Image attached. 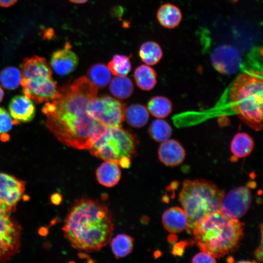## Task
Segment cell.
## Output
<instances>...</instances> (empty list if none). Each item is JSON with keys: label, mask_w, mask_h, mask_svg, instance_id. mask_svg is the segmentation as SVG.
Here are the masks:
<instances>
[{"label": "cell", "mask_w": 263, "mask_h": 263, "mask_svg": "<svg viewBox=\"0 0 263 263\" xmlns=\"http://www.w3.org/2000/svg\"><path fill=\"white\" fill-rule=\"evenodd\" d=\"M59 95L45 103L41 111L45 125L61 143L78 150H89L106 133L107 127L90 115L88 107L98 88L87 76L58 88Z\"/></svg>", "instance_id": "obj_1"}, {"label": "cell", "mask_w": 263, "mask_h": 263, "mask_svg": "<svg viewBox=\"0 0 263 263\" xmlns=\"http://www.w3.org/2000/svg\"><path fill=\"white\" fill-rule=\"evenodd\" d=\"M62 229L74 248L85 252L98 251L113 235L112 213L105 204L82 198L74 203Z\"/></svg>", "instance_id": "obj_2"}, {"label": "cell", "mask_w": 263, "mask_h": 263, "mask_svg": "<svg viewBox=\"0 0 263 263\" xmlns=\"http://www.w3.org/2000/svg\"><path fill=\"white\" fill-rule=\"evenodd\" d=\"M244 224L220 211L207 215L194 226L192 235L202 251L215 258L234 251L244 236Z\"/></svg>", "instance_id": "obj_3"}, {"label": "cell", "mask_w": 263, "mask_h": 263, "mask_svg": "<svg viewBox=\"0 0 263 263\" xmlns=\"http://www.w3.org/2000/svg\"><path fill=\"white\" fill-rule=\"evenodd\" d=\"M262 73L250 70L238 76L229 91L231 109L240 119L256 131L263 128Z\"/></svg>", "instance_id": "obj_4"}, {"label": "cell", "mask_w": 263, "mask_h": 263, "mask_svg": "<svg viewBox=\"0 0 263 263\" xmlns=\"http://www.w3.org/2000/svg\"><path fill=\"white\" fill-rule=\"evenodd\" d=\"M225 193L211 181L186 180L179 200L187 218V232L192 235L194 225L208 215L220 211Z\"/></svg>", "instance_id": "obj_5"}, {"label": "cell", "mask_w": 263, "mask_h": 263, "mask_svg": "<svg viewBox=\"0 0 263 263\" xmlns=\"http://www.w3.org/2000/svg\"><path fill=\"white\" fill-rule=\"evenodd\" d=\"M138 143L135 135L121 127H107L106 133L89 149L91 154L104 161L132 159L136 154Z\"/></svg>", "instance_id": "obj_6"}, {"label": "cell", "mask_w": 263, "mask_h": 263, "mask_svg": "<svg viewBox=\"0 0 263 263\" xmlns=\"http://www.w3.org/2000/svg\"><path fill=\"white\" fill-rule=\"evenodd\" d=\"M126 104L109 95L96 96L90 103V115L107 127H121Z\"/></svg>", "instance_id": "obj_7"}, {"label": "cell", "mask_w": 263, "mask_h": 263, "mask_svg": "<svg viewBox=\"0 0 263 263\" xmlns=\"http://www.w3.org/2000/svg\"><path fill=\"white\" fill-rule=\"evenodd\" d=\"M21 227L10 217L0 218V263L9 261L20 248Z\"/></svg>", "instance_id": "obj_8"}, {"label": "cell", "mask_w": 263, "mask_h": 263, "mask_svg": "<svg viewBox=\"0 0 263 263\" xmlns=\"http://www.w3.org/2000/svg\"><path fill=\"white\" fill-rule=\"evenodd\" d=\"M251 200L248 188L243 186L235 188L225 194L219 211L229 219H239L249 209Z\"/></svg>", "instance_id": "obj_9"}, {"label": "cell", "mask_w": 263, "mask_h": 263, "mask_svg": "<svg viewBox=\"0 0 263 263\" xmlns=\"http://www.w3.org/2000/svg\"><path fill=\"white\" fill-rule=\"evenodd\" d=\"M24 94L37 104L51 101L59 95L57 82L52 76L34 79L22 78Z\"/></svg>", "instance_id": "obj_10"}, {"label": "cell", "mask_w": 263, "mask_h": 263, "mask_svg": "<svg viewBox=\"0 0 263 263\" xmlns=\"http://www.w3.org/2000/svg\"><path fill=\"white\" fill-rule=\"evenodd\" d=\"M211 60L214 68L225 75L236 73L242 62L239 50L230 45H222L216 48L211 54Z\"/></svg>", "instance_id": "obj_11"}, {"label": "cell", "mask_w": 263, "mask_h": 263, "mask_svg": "<svg viewBox=\"0 0 263 263\" xmlns=\"http://www.w3.org/2000/svg\"><path fill=\"white\" fill-rule=\"evenodd\" d=\"M25 190V182L7 173L0 172V202L14 211Z\"/></svg>", "instance_id": "obj_12"}, {"label": "cell", "mask_w": 263, "mask_h": 263, "mask_svg": "<svg viewBox=\"0 0 263 263\" xmlns=\"http://www.w3.org/2000/svg\"><path fill=\"white\" fill-rule=\"evenodd\" d=\"M78 61L77 55L68 47L54 51L51 55L49 63L57 74L65 76L75 69Z\"/></svg>", "instance_id": "obj_13"}, {"label": "cell", "mask_w": 263, "mask_h": 263, "mask_svg": "<svg viewBox=\"0 0 263 263\" xmlns=\"http://www.w3.org/2000/svg\"><path fill=\"white\" fill-rule=\"evenodd\" d=\"M8 110L15 123L31 122L36 114L34 102L25 95L14 96L9 102Z\"/></svg>", "instance_id": "obj_14"}, {"label": "cell", "mask_w": 263, "mask_h": 263, "mask_svg": "<svg viewBox=\"0 0 263 263\" xmlns=\"http://www.w3.org/2000/svg\"><path fill=\"white\" fill-rule=\"evenodd\" d=\"M22 78L34 79L52 76V69L46 58L38 56L25 58L21 65Z\"/></svg>", "instance_id": "obj_15"}, {"label": "cell", "mask_w": 263, "mask_h": 263, "mask_svg": "<svg viewBox=\"0 0 263 263\" xmlns=\"http://www.w3.org/2000/svg\"><path fill=\"white\" fill-rule=\"evenodd\" d=\"M159 160L169 167L177 166L185 160L186 151L177 140L168 139L162 142L158 150Z\"/></svg>", "instance_id": "obj_16"}, {"label": "cell", "mask_w": 263, "mask_h": 263, "mask_svg": "<svg viewBox=\"0 0 263 263\" xmlns=\"http://www.w3.org/2000/svg\"><path fill=\"white\" fill-rule=\"evenodd\" d=\"M162 222L166 230L175 233L186 229L188 221L183 209L178 207H174L168 208L164 212Z\"/></svg>", "instance_id": "obj_17"}, {"label": "cell", "mask_w": 263, "mask_h": 263, "mask_svg": "<svg viewBox=\"0 0 263 263\" xmlns=\"http://www.w3.org/2000/svg\"><path fill=\"white\" fill-rule=\"evenodd\" d=\"M121 173L118 163L115 161H105L96 169L98 182L106 187H112L119 181Z\"/></svg>", "instance_id": "obj_18"}, {"label": "cell", "mask_w": 263, "mask_h": 263, "mask_svg": "<svg viewBox=\"0 0 263 263\" xmlns=\"http://www.w3.org/2000/svg\"><path fill=\"white\" fill-rule=\"evenodd\" d=\"M182 18L180 9L170 3L161 5L157 12V19L160 24L167 28H174L179 25Z\"/></svg>", "instance_id": "obj_19"}, {"label": "cell", "mask_w": 263, "mask_h": 263, "mask_svg": "<svg viewBox=\"0 0 263 263\" xmlns=\"http://www.w3.org/2000/svg\"><path fill=\"white\" fill-rule=\"evenodd\" d=\"M254 147L252 138L245 132H239L234 135L230 143V150L236 158L248 156Z\"/></svg>", "instance_id": "obj_20"}, {"label": "cell", "mask_w": 263, "mask_h": 263, "mask_svg": "<svg viewBox=\"0 0 263 263\" xmlns=\"http://www.w3.org/2000/svg\"><path fill=\"white\" fill-rule=\"evenodd\" d=\"M149 114L147 108L140 104H132L126 107L124 120L131 126L140 128L148 122Z\"/></svg>", "instance_id": "obj_21"}, {"label": "cell", "mask_w": 263, "mask_h": 263, "mask_svg": "<svg viewBox=\"0 0 263 263\" xmlns=\"http://www.w3.org/2000/svg\"><path fill=\"white\" fill-rule=\"evenodd\" d=\"M156 77L155 70L146 65L137 67L134 72V78L137 86L144 91H150L155 86Z\"/></svg>", "instance_id": "obj_22"}, {"label": "cell", "mask_w": 263, "mask_h": 263, "mask_svg": "<svg viewBox=\"0 0 263 263\" xmlns=\"http://www.w3.org/2000/svg\"><path fill=\"white\" fill-rule=\"evenodd\" d=\"M109 90L114 96L120 99H125L132 94L133 84L127 76H116L112 79Z\"/></svg>", "instance_id": "obj_23"}, {"label": "cell", "mask_w": 263, "mask_h": 263, "mask_svg": "<svg viewBox=\"0 0 263 263\" xmlns=\"http://www.w3.org/2000/svg\"><path fill=\"white\" fill-rule=\"evenodd\" d=\"M87 76L98 88L105 87L110 82L112 77L108 66L102 63L91 66L87 71Z\"/></svg>", "instance_id": "obj_24"}, {"label": "cell", "mask_w": 263, "mask_h": 263, "mask_svg": "<svg viewBox=\"0 0 263 263\" xmlns=\"http://www.w3.org/2000/svg\"><path fill=\"white\" fill-rule=\"evenodd\" d=\"M139 55L145 63L148 65H154L161 60L163 52L158 43L148 41L143 43L140 46Z\"/></svg>", "instance_id": "obj_25"}, {"label": "cell", "mask_w": 263, "mask_h": 263, "mask_svg": "<svg viewBox=\"0 0 263 263\" xmlns=\"http://www.w3.org/2000/svg\"><path fill=\"white\" fill-rule=\"evenodd\" d=\"M172 103L168 98L163 96L152 97L147 104V109L150 113L158 118L168 116L172 111Z\"/></svg>", "instance_id": "obj_26"}, {"label": "cell", "mask_w": 263, "mask_h": 263, "mask_svg": "<svg viewBox=\"0 0 263 263\" xmlns=\"http://www.w3.org/2000/svg\"><path fill=\"white\" fill-rule=\"evenodd\" d=\"M134 239L125 234H119L114 237L111 242V246L116 259L123 258L132 251Z\"/></svg>", "instance_id": "obj_27"}, {"label": "cell", "mask_w": 263, "mask_h": 263, "mask_svg": "<svg viewBox=\"0 0 263 263\" xmlns=\"http://www.w3.org/2000/svg\"><path fill=\"white\" fill-rule=\"evenodd\" d=\"M22 76L20 70L14 66H8L0 72V82L8 90H15L20 85Z\"/></svg>", "instance_id": "obj_28"}, {"label": "cell", "mask_w": 263, "mask_h": 263, "mask_svg": "<svg viewBox=\"0 0 263 263\" xmlns=\"http://www.w3.org/2000/svg\"><path fill=\"white\" fill-rule=\"evenodd\" d=\"M151 137L157 142H165L170 137L172 129L166 121L157 119L153 120L149 128Z\"/></svg>", "instance_id": "obj_29"}, {"label": "cell", "mask_w": 263, "mask_h": 263, "mask_svg": "<svg viewBox=\"0 0 263 263\" xmlns=\"http://www.w3.org/2000/svg\"><path fill=\"white\" fill-rule=\"evenodd\" d=\"M131 56L116 54L108 63L110 72L116 76H126L131 70Z\"/></svg>", "instance_id": "obj_30"}, {"label": "cell", "mask_w": 263, "mask_h": 263, "mask_svg": "<svg viewBox=\"0 0 263 263\" xmlns=\"http://www.w3.org/2000/svg\"><path fill=\"white\" fill-rule=\"evenodd\" d=\"M15 122L9 113L3 108L0 107V134L10 131Z\"/></svg>", "instance_id": "obj_31"}, {"label": "cell", "mask_w": 263, "mask_h": 263, "mask_svg": "<svg viewBox=\"0 0 263 263\" xmlns=\"http://www.w3.org/2000/svg\"><path fill=\"white\" fill-rule=\"evenodd\" d=\"M215 258L210 254L201 251L192 259V263H216Z\"/></svg>", "instance_id": "obj_32"}, {"label": "cell", "mask_w": 263, "mask_h": 263, "mask_svg": "<svg viewBox=\"0 0 263 263\" xmlns=\"http://www.w3.org/2000/svg\"><path fill=\"white\" fill-rule=\"evenodd\" d=\"M13 212L10 207L0 202V218L9 217Z\"/></svg>", "instance_id": "obj_33"}, {"label": "cell", "mask_w": 263, "mask_h": 263, "mask_svg": "<svg viewBox=\"0 0 263 263\" xmlns=\"http://www.w3.org/2000/svg\"><path fill=\"white\" fill-rule=\"evenodd\" d=\"M131 159L129 158H123L118 161V164L124 169H128L131 166Z\"/></svg>", "instance_id": "obj_34"}, {"label": "cell", "mask_w": 263, "mask_h": 263, "mask_svg": "<svg viewBox=\"0 0 263 263\" xmlns=\"http://www.w3.org/2000/svg\"><path fill=\"white\" fill-rule=\"evenodd\" d=\"M51 202L55 205H59L62 200V196L58 193L53 194L51 198Z\"/></svg>", "instance_id": "obj_35"}, {"label": "cell", "mask_w": 263, "mask_h": 263, "mask_svg": "<svg viewBox=\"0 0 263 263\" xmlns=\"http://www.w3.org/2000/svg\"><path fill=\"white\" fill-rule=\"evenodd\" d=\"M18 0H0V6L8 7L15 4Z\"/></svg>", "instance_id": "obj_36"}, {"label": "cell", "mask_w": 263, "mask_h": 263, "mask_svg": "<svg viewBox=\"0 0 263 263\" xmlns=\"http://www.w3.org/2000/svg\"><path fill=\"white\" fill-rule=\"evenodd\" d=\"M70 2L75 4H83L87 2L89 0H69Z\"/></svg>", "instance_id": "obj_37"}, {"label": "cell", "mask_w": 263, "mask_h": 263, "mask_svg": "<svg viewBox=\"0 0 263 263\" xmlns=\"http://www.w3.org/2000/svg\"><path fill=\"white\" fill-rule=\"evenodd\" d=\"M4 96V91L0 86V103L2 101Z\"/></svg>", "instance_id": "obj_38"}]
</instances>
